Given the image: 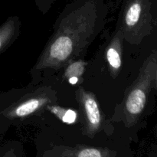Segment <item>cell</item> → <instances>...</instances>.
Wrapping results in <instances>:
<instances>
[{
	"label": "cell",
	"instance_id": "11",
	"mask_svg": "<svg viewBox=\"0 0 157 157\" xmlns=\"http://www.w3.org/2000/svg\"><path fill=\"white\" fill-rule=\"evenodd\" d=\"M156 88H157V67H156Z\"/></svg>",
	"mask_w": 157,
	"mask_h": 157
},
{
	"label": "cell",
	"instance_id": "3",
	"mask_svg": "<svg viewBox=\"0 0 157 157\" xmlns=\"http://www.w3.org/2000/svg\"><path fill=\"white\" fill-rule=\"evenodd\" d=\"M84 107L89 122L93 127H98L101 122V113L95 100L92 98H86Z\"/></svg>",
	"mask_w": 157,
	"mask_h": 157
},
{
	"label": "cell",
	"instance_id": "1",
	"mask_svg": "<svg viewBox=\"0 0 157 157\" xmlns=\"http://www.w3.org/2000/svg\"><path fill=\"white\" fill-rule=\"evenodd\" d=\"M157 67V53L153 54L149 59L141 81L138 85L130 92L127 103L126 108L130 115L137 116L142 113L146 102L150 87L156 74Z\"/></svg>",
	"mask_w": 157,
	"mask_h": 157
},
{
	"label": "cell",
	"instance_id": "12",
	"mask_svg": "<svg viewBox=\"0 0 157 157\" xmlns=\"http://www.w3.org/2000/svg\"><path fill=\"white\" fill-rule=\"evenodd\" d=\"M41 1H48V2H50V1H52V0H41Z\"/></svg>",
	"mask_w": 157,
	"mask_h": 157
},
{
	"label": "cell",
	"instance_id": "4",
	"mask_svg": "<svg viewBox=\"0 0 157 157\" xmlns=\"http://www.w3.org/2000/svg\"><path fill=\"white\" fill-rule=\"evenodd\" d=\"M44 101L38 99H31L24 104L18 106L15 110V114L18 117H25L31 114L37 110L43 104Z\"/></svg>",
	"mask_w": 157,
	"mask_h": 157
},
{
	"label": "cell",
	"instance_id": "5",
	"mask_svg": "<svg viewBox=\"0 0 157 157\" xmlns=\"http://www.w3.org/2000/svg\"><path fill=\"white\" fill-rule=\"evenodd\" d=\"M58 157H115L110 153H107L103 150L93 147H87L78 150L74 155L71 156H61Z\"/></svg>",
	"mask_w": 157,
	"mask_h": 157
},
{
	"label": "cell",
	"instance_id": "9",
	"mask_svg": "<svg viewBox=\"0 0 157 157\" xmlns=\"http://www.w3.org/2000/svg\"><path fill=\"white\" fill-rule=\"evenodd\" d=\"M0 157H22L19 153H7Z\"/></svg>",
	"mask_w": 157,
	"mask_h": 157
},
{
	"label": "cell",
	"instance_id": "2",
	"mask_svg": "<svg viewBox=\"0 0 157 157\" xmlns=\"http://www.w3.org/2000/svg\"><path fill=\"white\" fill-rule=\"evenodd\" d=\"M73 44L71 38L67 36L59 37L52 44L50 55L52 58L58 61L65 60L72 52Z\"/></svg>",
	"mask_w": 157,
	"mask_h": 157
},
{
	"label": "cell",
	"instance_id": "7",
	"mask_svg": "<svg viewBox=\"0 0 157 157\" xmlns=\"http://www.w3.org/2000/svg\"><path fill=\"white\" fill-rule=\"evenodd\" d=\"M107 60L110 66L115 69H118L121 65V58L117 51L113 48L107 51Z\"/></svg>",
	"mask_w": 157,
	"mask_h": 157
},
{
	"label": "cell",
	"instance_id": "8",
	"mask_svg": "<svg viewBox=\"0 0 157 157\" xmlns=\"http://www.w3.org/2000/svg\"><path fill=\"white\" fill-rule=\"evenodd\" d=\"M83 71V67L81 64H79V65L78 66L77 69H75L73 64L71 65V67H69L68 70H67V75H73V77H76L77 75H79L82 73Z\"/></svg>",
	"mask_w": 157,
	"mask_h": 157
},
{
	"label": "cell",
	"instance_id": "6",
	"mask_svg": "<svg viewBox=\"0 0 157 157\" xmlns=\"http://www.w3.org/2000/svg\"><path fill=\"white\" fill-rule=\"evenodd\" d=\"M51 108H52L51 110H52V112L58 115L64 123L71 124H73L76 120L77 114L74 110H64L63 109L58 108V107H51Z\"/></svg>",
	"mask_w": 157,
	"mask_h": 157
},
{
	"label": "cell",
	"instance_id": "10",
	"mask_svg": "<svg viewBox=\"0 0 157 157\" xmlns=\"http://www.w3.org/2000/svg\"><path fill=\"white\" fill-rule=\"evenodd\" d=\"M78 81V78L77 77H71L70 79H69V82L71 84H75Z\"/></svg>",
	"mask_w": 157,
	"mask_h": 157
}]
</instances>
